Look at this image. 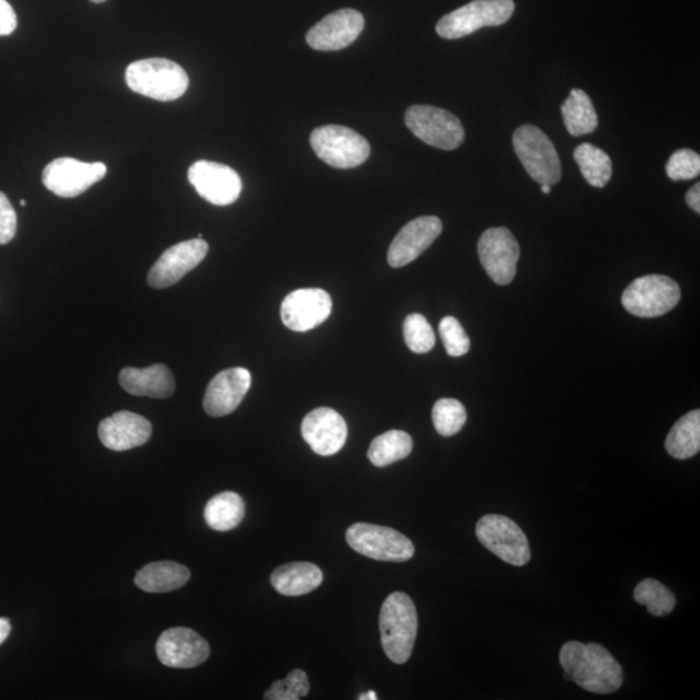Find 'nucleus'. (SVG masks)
Masks as SVG:
<instances>
[{"label":"nucleus","instance_id":"obj_1","mask_svg":"<svg viewBox=\"0 0 700 700\" xmlns=\"http://www.w3.org/2000/svg\"><path fill=\"white\" fill-rule=\"evenodd\" d=\"M560 662L565 680L590 693L610 694L623 686V668L600 643L570 641L563 644Z\"/></svg>","mask_w":700,"mask_h":700},{"label":"nucleus","instance_id":"obj_2","mask_svg":"<svg viewBox=\"0 0 700 700\" xmlns=\"http://www.w3.org/2000/svg\"><path fill=\"white\" fill-rule=\"evenodd\" d=\"M379 628L385 655L393 663L405 664L418 633V613L412 598L403 592L390 594L381 609Z\"/></svg>","mask_w":700,"mask_h":700},{"label":"nucleus","instance_id":"obj_3","mask_svg":"<svg viewBox=\"0 0 700 700\" xmlns=\"http://www.w3.org/2000/svg\"><path fill=\"white\" fill-rule=\"evenodd\" d=\"M126 83L134 92L159 101L177 100L188 89L186 70L168 59H144L126 69Z\"/></svg>","mask_w":700,"mask_h":700},{"label":"nucleus","instance_id":"obj_4","mask_svg":"<svg viewBox=\"0 0 700 700\" xmlns=\"http://www.w3.org/2000/svg\"><path fill=\"white\" fill-rule=\"evenodd\" d=\"M513 145L519 160L540 185H556L562 178V165L553 141L533 125H523L514 132Z\"/></svg>","mask_w":700,"mask_h":700},{"label":"nucleus","instance_id":"obj_5","mask_svg":"<svg viewBox=\"0 0 700 700\" xmlns=\"http://www.w3.org/2000/svg\"><path fill=\"white\" fill-rule=\"evenodd\" d=\"M310 145L322 161L336 169L357 168L372 152L368 141L361 134L339 125L314 130Z\"/></svg>","mask_w":700,"mask_h":700},{"label":"nucleus","instance_id":"obj_6","mask_svg":"<svg viewBox=\"0 0 700 700\" xmlns=\"http://www.w3.org/2000/svg\"><path fill=\"white\" fill-rule=\"evenodd\" d=\"M515 11L514 0H474L444 16L437 22V34L445 39H460L486 27H500Z\"/></svg>","mask_w":700,"mask_h":700},{"label":"nucleus","instance_id":"obj_7","mask_svg":"<svg viewBox=\"0 0 700 700\" xmlns=\"http://www.w3.org/2000/svg\"><path fill=\"white\" fill-rule=\"evenodd\" d=\"M348 545L354 552L382 562H407L415 554L413 542L388 526L356 523L347 531Z\"/></svg>","mask_w":700,"mask_h":700},{"label":"nucleus","instance_id":"obj_8","mask_svg":"<svg viewBox=\"0 0 700 700\" xmlns=\"http://www.w3.org/2000/svg\"><path fill=\"white\" fill-rule=\"evenodd\" d=\"M678 283L666 275H647L635 279L621 297L624 308L641 318L664 316L680 303Z\"/></svg>","mask_w":700,"mask_h":700},{"label":"nucleus","instance_id":"obj_9","mask_svg":"<svg viewBox=\"0 0 700 700\" xmlns=\"http://www.w3.org/2000/svg\"><path fill=\"white\" fill-rule=\"evenodd\" d=\"M405 124L424 144L453 151L465 140L466 132L459 117L432 106H413L405 114Z\"/></svg>","mask_w":700,"mask_h":700},{"label":"nucleus","instance_id":"obj_10","mask_svg":"<svg viewBox=\"0 0 700 700\" xmlns=\"http://www.w3.org/2000/svg\"><path fill=\"white\" fill-rule=\"evenodd\" d=\"M476 536L503 562L522 568L531 561L529 539L521 526L506 516H483L476 524Z\"/></svg>","mask_w":700,"mask_h":700},{"label":"nucleus","instance_id":"obj_11","mask_svg":"<svg viewBox=\"0 0 700 700\" xmlns=\"http://www.w3.org/2000/svg\"><path fill=\"white\" fill-rule=\"evenodd\" d=\"M103 162H82L70 157L51 161L43 170L42 180L47 190L60 198H77L107 175Z\"/></svg>","mask_w":700,"mask_h":700},{"label":"nucleus","instance_id":"obj_12","mask_svg":"<svg viewBox=\"0 0 700 700\" xmlns=\"http://www.w3.org/2000/svg\"><path fill=\"white\" fill-rule=\"evenodd\" d=\"M480 262L494 283L506 286L516 275L521 247L506 227L487 229L477 244Z\"/></svg>","mask_w":700,"mask_h":700},{"label":"nucleus","instance_id":"obj_13","mask_svg":"<svg viewBox=\"0 0 700 700\" xmlns=\"http://www.w3.org/2000/svg\"><path fill=\"white\" fill-rule=\"evenodd\" d=\"M188 180L204 200L214 206H230L239 199L241 178L233 168L215 161L200 160L188 169Z\"/></svg>","mask_w":700,"mask_h":700},{"label":"nucleus","instance_id":"obj_14","mask_svg":"<svg viewBox=\"0 0 700 700\" xmlns=\"http://www.w3.org/2000/svg\"><path fill=\"white\" fill-rule=\"evenodd\" d=\"M332 296L321 288H302L286 296L280 306L283 324L295 333H306L332 316Z\"/></svg>","mask_w":700,"mask_h":700},{"label":"nucleus","instance_id":"obj_15","mask_svg":"<svg viewBox=\"0 0 700 700\" xmlns=\"http://www.w3.org/2000/svg\"><path fill=\"white\" fill-rule=\"evenodd\" d=\"M208 250V243L199 238L178 243L168 248L149 270L148 285L156 289L177 285L186 274L203 263Z\"/></svg>","mask_w":700,"mask_h":700},{"label":"nucleus","instance_id":"obj_16","mask_svg":"<svg viewBox=\"0 0 700 700\" xmlns=\"http://www.w3.org/2000/svg\"><path fill=\"white\" fill-rule=\"evenodd\" d=\"M161 664L179 670L199 667L210 655L209 643L190 628L168 629L156 643Z\"/></svg>","mask_w":700,"mask_h":700},{"label":"nucleus","instance_id":"obj_17","mask_svg":"<svg viewBox=\"0 0 700 700\" xmlns=\"http://www.w3.org/2000/svg\"><path fill=\"white\" fill-rule=\"evenodd\" d=\"M302 434L314 453L329 457L339 453L348 437V426L334 408L318 407L305 416Z\"/></svg>","mask_w":700,"mask_h":700},{"label":"nucleus","instance_id":"obj_18","mask_svg":"<svg viewBox=\"0 0 700 700\" xmlns=\"http://www.w3.org/2000/svg\"><path fill=\"white\" fill-rule=\"evenodd\" d=\"M365 28L362 13L351 8L336 11L317 23L306 36V42L317 51H337L352 45Z\"/></svg>","mask_w":700,"mask_h":700},{"label":"nucleus","instance_id":"obj_19","mask_svg":"<svg viewBox=\"0 0 700 700\" xmlns=\"http://www.w3.org/2000/svg\"><path fill=\"white\" fill-rule=\"evenodd\" d=\"M443 231L442 219L422 216L406 224L393 239L388 249V264L404 267L426 252Z\"/></svg>","mask_w":700,"mask_h":700},{"label":"nucleus","instance_id":"obj_20","mask_svg":"<svg viewBox=\"0 0 700 700\" xmlns=\"http://www.w3.org/2000/svg\"><path fill=\"white\" fill-rule=\"evenodd\" d=\"M252 385L247 368L234 367L217 374L204 396V408L210 416L219 418L234 413L246 397Z\"/></svg>","mask_w":700,"mask_h":700},{"label":"nucleus","instance_id":"obj_21","mask_svg":"<svg viewBox=\"0 0 700 700\" xmlns=\"http://www.w3.org/2000/svg\"><path fill=\"white\" fill-rule=\"evenodd\" d=\"M98 434L108 450L125 452L148 443L152 436V424L136 413L118 412L101 421Z\"/></svg>","mask_w":700,"mask_h":700},{"label":"nucleus","instance_id":"obj_22","mask_svg":"<svg viewBox=\"0 0 700 700\" xmlns=\"http://www.w3.org/2000/svg\"><path fill=\"white\" fill-rule=\"evenodd\" d=\"M118 379L121 387L132 396L168 398L176 391L170 368L160 364L146 368L126 367Z\"/></svg>","mask_w":700,"mask_h":700},{"label":"nucleus","instance_id":"obj_23","mask_svg":"<svg viewBox=\"0 0 700 700\" xmlns=\"http://www.w3.org/2000/svg\"><path fill=\"white\" fill-rule=\"evenodd\" d=\"M272 585L282 595L298 597L314 592L324 581L318 565L309 562L283 564L272 573Z\"/></svg>","mask_w":700,"mask_h":700},{"label":"nucleus","instance_id":"obj_24","mask_svg":"<svg viewBox=\"0 0 700 700\" xmlns=\"http://www.w3.org/2000/svg\"><path fill=\"white\" fill-rule=\"evenodd\" d=\"M191 572L176 562H154L137 572L134 583L146 593H168L187 584Z\"/></svg>","mask_w":700,"mask_h":700},{"label":"nucleus","instance_id":"obj_25","mask_svg":"<svg viewBox=\"0 0 700 700\" xmlns=\"http://www.w3.org/2000/svg\"><path fill=\"white\" fill-rule=\"evenodd\" d=\"M246 515V503L238 493L224 492L215 495L204 510L209 529L227 532L238 526Z\"/></svg>","mask_w":700,"mask_h":700},{"label":"nucleus","instance_id":"obj_26","mask_svg":"<svg viewBox=\"0 0 700 700\" xmlns=\"http://www.w3.org/2000/svg\"><path fill=\"white\" fill-rule=\"evenodd\" d=\"M565 129L573 137L586 136L598 128V115L584 90L573 89L562 106Z\"/></svg>","mask_w":700,"mask_h":700},{"label":"nucleus","instance_id":"obj_27","mask_svg":"<svg viewBox=\"0 0 700 700\" xmlns=\"http://www.w3.org/2000/svg\"><path fill=\"white\" fill-rule=\"evenodd\" d=\"M666 450L676 460H689L700 451V412L693 411L674 423Z\"/></svg>","mask_w":700,"mask_h":700},{"label":"nucleus","instance_id":"obj_28","mask_svg":"<svg viewBox=\"0 0 700 700\" xmlns=\"http://www.w3.org/2000/svg\"><path fill=\"white\" fill-rule=\"evenodd\" d=\"M413 452V438L404 431L392 430L373 440L367 457L376 467H387Z\"/></svg>","mask_w":700,"mask_h":700},{"label":"nucleus","instance_id":"obj_29","mask_svg":"<svg viewBox=\"0 0 700 700\" xmlns=\"http://www.w3.org/2000/svg\"><path fill=\"white\" fill-rule=\"evenodd\" d=\"M581 175L590 186L603 188L612 177L611 157L590 144L580 145L573 152Z\"/></svg>","mask_w":700,"mask_h":700},{"label":"nucleus","instance_id":"obj_30","mask_svg":"<svg viewBox=\"0 0 700 700\" xmlns=\"http://www.w3.org/2000/svg\"><path fill=\"white\" fill-rule=\"evenodd\" d=\"M637 603L647 605L652 617H667L676 608V597L664 584L654 579L641 581L634 589Z\"/></svg>","mask_w":700,"mask_h":700},{"label":"nucleus","instance_id":"obj_31","mask_svg":"<svg viewBox=\"0 0 700 700\" xmlns=\"http://www.w3.org/2000/svg\"><path fill=\"white\" fill-rule=\"evenodd\" d=\"M432 421L440 435L445 437L454 436L465 426L467 413L459 400H438L432 408Z\"/></svg>","mask_w":700,"mask_h":700},{"label":"nucleus","instance_id":"obj_32","mask_svg":"<svg viewBox=\"0 0 700 700\" xmlns=\"http://www.w3.org/2000/svg\"><path fill=\"white\" fill-rule=\"evenodd\" d=\"M404 337L407 348L418 354L428 353L436 344L434 328L422 314L414 313L406 317Z\"/></svg>","mask_w":700,"mask_h":700},{"label":"nucleus","instance_id":"obj_33","mask_svg":"<svg viewBox=\"0 0 700 700\" xmlns=\"http://www.w3.org/2000/svg\"><path fill=\"white\" fill-rule=\"evenodd\" d=\"M308 676L302 670L287 674L286 679L275 681L265 693L266 700H298L309 694Z\"/></svg>","mask_w":700,"mask_h":700},{"label":"nucleus","instance_id":"obj_34","mask_svg":"<svg viewBox=\"0 0 700 700\" xmlns=\"http://www.w3.org/2000/svg\"><path fill=\"white\" fill-rule=\"evenodd\" d=\"M667 176L672 180H689L700 175V156L693 149H679L666 165Z\"/></svg>","mask_w":700,"mask_h":700},{"label":"nucleus","instance_id":"obj_35","mask_svg":"<svg viewBox=\"0 0 700 700\" xmlns=\"http://www.w3.org/2000/svg\"><path fill=\"white\" fill-rule=\"evenodd\" d=\"M438 332L451 357H462L469 353L470 339L459 319L445 317L440 322Z\"/></svg>","mask_w":700,"mask_h":700},{"label":"nucleus","instance_id":"obj_36","mask_svg":"<svg viewBox=\"0 0 700 700\" xmlns=\"http://www.w3.org/2000/svg\"><path fill=\"white\" fill-rule=\"evenodd\" d=\"M18 231V216L10 200L0 193V246L10 243Z\"/></svg>","mask_w":700,"mask_h":700},{"label":"nucleus","instance_id":"obj_37","mask_svg":"<svg viewBox=\"0 0 700 700\" xmlns=\"http://www.w3.org/2000/svg\"><path fill=\"white\" fill-rule=\"evenodd\" d=\"M18 28V16L7 0H0V37L10 36Z\"/></svg>","mask_w":700,"mask_h":700},{"label":"nucleus","instance_id":"obj_38","mask_svg":"<svg viewBox=\"0 0 700 700\" xmlns=\"http://www.w3.org/2000/svg\"><path fill=\"white\" fill-rule=\"evenodd\" d=\"M687 204L696 214H700V184H696L690 188L687 194Z\"/></svg>","mask_w":700,"mask_h":700},{"label":"nucleus","instance_id":"obj_39","mask_svg":"<svg viewBox=\"0 0 700 700\" xmlns=\"http://www.w3.org/2000/svg\"><path fill=\"white\" fill-rule=\"evenodd\" d=\"M11 633V623L10 620L0 618V644L4 643L8 639V635Z\"/></svg>","mask_w":700,"mask_h":700},{"label":"nucleus","instance_id":"obj_40","mask_svg":"<svg viewBox=\"0 0 700 700\" xmlns=\"http://www.w3.org/2000/svg\"><path fill=\"white\" fill-rule=\"evenodd\" d=\"M358 699H359V700H376V699H377V697H376V694L374 693V691H367V693H365V694H361V696L358 697Z\"/></svg>","mask_w":700,"mask_h":700},{"label":"nucleus","instance_id":"obj_41","mask_svg":"<svg viewBox=\"0 0 700 700\" xmlns=\"http://www.w3.org/2000/svg\"><path fill=\"white\" fill-rule=\"evenodd\" d=\"M541 190L545 195H549L550 193H552V186H550V185H541Z\"/></svg>","mask_w":700,"mask_h":700},{"label":"nucleus","instance_id":"obj_42","mask_svg":"<svg viewBox=\"0 0 700 700\" xmlns=\"http://www.w3.org/2000/svg\"><path fill=\"white\" fill-rule=\"evenodd\" d=\"M91 2H92V3H98V4H99V3H105V2H106V0H91Z\"/></svg>","mask_w":700,"mask_h":700},{"label":"nucleus","instance_id":"obj_43","mask_svg":"<svg viewBox=\"0 0 700 700\" xmlns=\"http://www.w3.org/2000/svg\"><path fill=\"white\" fill-rule=\"evenodd\" d=\"M20 206H21V207H26V206H27V201H26V200H21V201H20Z\"/></svg>","mask_w":700,"mask_h":700}]
</instances>
